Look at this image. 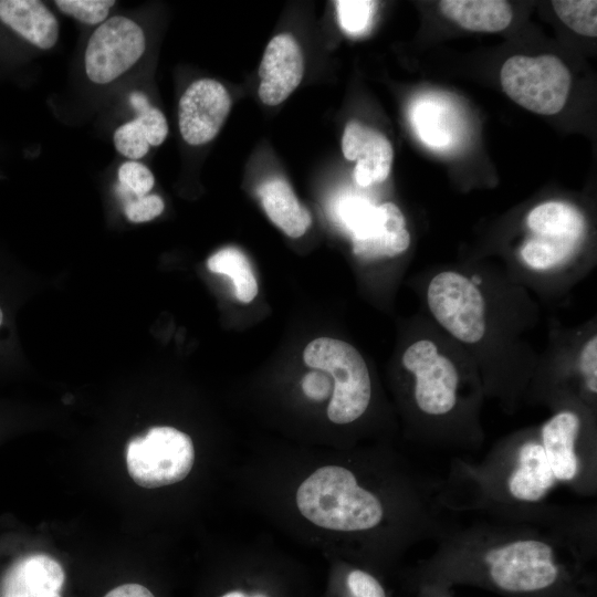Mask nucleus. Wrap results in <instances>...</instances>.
Segmentation results:
<instances>
[{
    "label": "nucleus",
    "mask_w": 597,
    "mask_h": 597,
    "mask_svg": "<svg viewBox=\"0 0 597 597\" xmlns=\"http://www.w3.org/2000/svg\"><path fill=\"white\" fill-rule=\"evenodd\" d=\"M454 514L410 586H474L503 597H595L596 506L554 503L531 515Z\"/></svg>",
    "instance_id": "obj_1"
},
{
    "label": "nucleus",
    "mask_w": 597,
    "mask_h": 597,
    "mask_svg": "<svg viewBox=\"0 0 597 597\" xmlns=\"http://www.w3.org/2000/svg\"><path fill=\"white\" fill-rule=\"evenodd\" d=\"M559 486L583 496L597 493L595 434L575 407L501 441L479 462L454 458L442 500L452 514L526 515L548 507Z\"/></svg>",
    "instance_id": "obj_2"
},
{
    "label": "nucleus",
    "mask_w": 597,
    "mask_h": 597,
    "mask_svg": "<svg viewBox=\"0 0 597 597\" xmlns=\"http://www.w3.org/2000/svg\"><path fill=\"white\" fill-rule=\"evenodd\" d=\"M412 375L411 400L421 418L422 440L440 447L471 449L481 441L473 421V398L462 391L461 375L430 339L412 343L404 353Z\"/></svg>",
    "instance_id": "obj_3"
},
{
    "label": "nucleus",
    "mask_w": 597,
    "mask_h": 597,
    "mask_svg": "<svg viewBox=\"0 0 597 597\" xmlns=\"http://www.w3.org/2000/svg\"><path fill=\"white\" fill-rule=\"evenodd\" d=\"M296 504L312 523L337 532L370 533L388 522V503L343 465H327L307 476Z\"/></svg>",
    "instance_id": "obj_4"
},
{
    "label": "nucleus",
    "mask_w": 597,
    "mask_h": 597,
    "mask_svg": "<svg viewBox=\"0 0 597 597\" xmlns=\"http://www.w3.org/2000/svg\"><path fill=\"white\" fill-rule=\"evenodd\" d=\"M307 366L327 373L334 381L327 407L328 419L337 425L358 420L371 400V379L359 352L350 344L329 337L311 342L303 354Z\"/></svg>",
    "instance_id": "obj_5"
},
{
    "label": "nucleus",
    "mask_w": 597,
    "mask_h": 597,
    "mask_svg": "<svg viewBox=\"0 0 597 597\" xmlns=\"http://www.w3.org/2000/svg\"><path fill=\"white\" fill-rule=\"evenodd\" d=\"M193 461L191 438L167 426L150 428L145 436L133 438L126 448L128 473L137 485L146 489L182 481Z\"/></svg>",
    "instance_id": "obj_6"
},
{
    "label": "nucleus",
    "mask_w": 597,
    "mask_h": 597,
    "mask_svg": "<svg viewBox=\"0 0 597 597\" xmlns=\"http://www.w3.org/2000/svg\"><path fill=\"white\" fill-rule=\"evenodd\" d=\"M500 78L512 101L542 115L564 107L572 84L567 66L554 55H514L504 62Z\"/></svg>",
    "instance_id": "obj_7"
},
{
    "label": "nucleus",
    "mask_w": 597,
    "mask_h": 597,
    "mask_svg": "<svg viewBox=\"0 0 597 597\" xmlns=\"http://www.w3.org/2000/svg\"><path fill=\"white\" fill-rule=\"evenodd\" d=\"M427 303L436 321L458 341L475 344L484 337V297L465 275L455 271L436 274L427 289Z\"/></svg>",
    "instance_id": "obj_8"
},
{
    "label": "nucleus",
    "mask_w": 597,
    "mask_h": 597,
    "mask_svg": "<svg viewBox=\"0 0 597 597\" xmlns=\"http://www.w3.org/2000/svg\"><path fill=\"white\" fill-rule=\"evenodd\" d=\"M342 216L353 232V252L363 260L394 258L409 248L405 217L392 202L373 206L350 199L343 205Z\"/></svg>",
    "instance_id": "obj_9"
},
{
    "label": "nucleus",
    "mask_w": 597,
    "mask_h": 597,
    "mask_svg": "<svg viewBox=\"0 0 597 597\" xmlns=\"http://www.w3.org/2000/svg\"><path fill=\"white\" fill-rule=\"evenodd\" d=\"M145 49V34L138 23L122 15L112 17L88 40L84 59L86 75L94 83H109L129 70Z\"/></svg>",
    "instance_id": "obj_10"
},
{
    "label": "nucleus",
    "mask_w": 597,
    "mask_h": 597,
    "mask_svg": "<svg viewBox=\"0 0 597 597\" xmlns=\"http://www.w3.org/2000/svg\"><path fill=\"white\" fill-rule=\"evenodd\" d=\"M231 107L226 87L212 78L191 83L178 106L179 130L189 145H202L219 133Z\"/></svg>",
    "instance_id": "obj_11"
},
{
    "label": "nucleus",
    "mask_w": 597,
    "mask_h": 597,
    "mask_svg": "<svg viewBox=\"0 0 597 597\" xmlns=\"http://www.w3.org/2000/svg\"><path fill=\"white\" fill-rule=\"evenodd\" d=\"M304 73L301 48L290 33L275 35L269 42L260 67V100L279 105L298 86Z\"/></svg>",
    "instance_id": "obj_12"
},
{
    "label": "nucleus",
    "mask_w": 597,
    "mask_h": 597,
    "mask_svg": "<svg viewBox=\"0 0 597 597\" xmlns=\"http://www.w3.org/2000/svg\"><path fill=\"white\" fill-rule=\"evenodd\" d=\"M343 155L356 160L354 178L362 187L384 181L391 169L394 150L388 138L357 121L347 123L342 137Z\"/></svg>",
    "instance_id": "obj_13"
},
{
    "label": "nucleus",
    "mask_w": 597,
    "mask_h": 597,
    "mask_svg": "<svg viewBox=\"0 0 597 597\" xmlns=\"http://www.w3.org/2000/svg\"><path fill=\"white\" fill-rule=\"evenodd\" d=\"M66 574L62 565L45 554L19 558L4 573L0 597H63Z\"/></svg>",
    "instance_id": "obj_14"
},
{
    "label": "nucleus",
    "mask_w": 597,
    "mask_h": 597,
    "mask_svg": "<svg viewBox=\"0 0 597 597\" xmlns=\"http://www.w3.org/2000/svg\"><path fill=\"white\" fill-rule=\"evenodd\" d=\"M137 116L116 128L114 145L119 154L136 160L144 157L150 146H159L168 135L164 114L150 105L146 95L134 92L129 96Z\"/></svg>",
    "instance_id": "obj_15"
},
{
    "label": "nucleus",
    "mask_w": 597,
    "mask_h": 597,
    "mask_svg": "<svg viewBox=\"0 0 597 597\" xmlns=\"http://www.w3.org/2000/svg\"><path fill=\"white\" fill-rule=\"evenodd\" d=\"M0 21L33 45L48 50L59 39V22L38 0H0Z\"/></svg>",
    "instance_id": "obj_16"
},
{
    "label": "nucleus",
    "mask_w": 597,
    "mask_h": 597,
    "mask_svg": "<svg viewBox=\"0 0 597 597\" xmlns=\"http://www.w3.org/2000/svg\"><path fill=\"white\" fill-rule=\"evenodd\" d=\"M262 206L269 219L291 238L302 237L312 223L310 211L300 203L290 185L281 178H271L259 189Z\"/></svg>",
    "instance_id": "obj_17"
},
{
    "label": "nucleus",
    "mask_w": 597,
    "mask_h": 597,
    "mask_svg": "<svg viewBox=\"0 0 597 597\" xmlns=\"http://www.w3.org/2000/svg\"><path fill=\"white\" fill-rule=\"evenodd\" d=\"M439 7L444 17L471 31H502L513 18L509 2L501 0H443Z\"/></svg>",
    "instance_id": "obj_18"
},
{
    "label": "nucleus",
    "mask_w": 597,
    "mask_h": 597,
    "mask_svg": "<svg viewBox=\"0 0 597 597\" xmlns=\"http://www.w3.org/2000/svg\"><path fill=\"white\" fill-rule=\"evenodd\" d=\"M532 234H559L584 239L586 221L574 206L563 201H547L536 206L527 216Z\"/></svg>",
    "instance_id": "obj_19"
},
{
    "label": "nucleus",
    "mask_w": 597,
    "mask_h": 597,
    "mask_svg": "<svg viewBox=\"0 0 597 597\" xmlns=\"http://www.w3.org/2000/svg\"><path fill=\"white\" fill-rule=\"evenodd\" d=\"M583 239L559 234H532L523 242L521 258L531 269L546 271L566 263Z\"/></svg>",
    "instance_id": "obj_20"
},
{
    "label": "nucleus",
    "mask_w": 597,
    "mask_h": 597,
    "mask_svg": "<svg viewBox=\"0 0 597 597\" xmlns=\"http://www.w3.org/2000/svg\"><path fill=\"white\" fill-rule=\"evenodd\" d=\"M211 272L230 276L234 285L237 298L242 303H250L258 294V283L247 255L234 247H227L207 262Z\"/></svg>",
    "instance_id": "obj_21"
},
{
    "label": "nucleus",
    "mask_w": 597,
    "mask_h": 597,
    "mask_svg": "<svg viewBox=\"0 0 597 597\" xmlns=\"http://www.w3.org/2000/svg\"><path fill=\"white\" fill-rule=\"evenodd\" d=\"M552 6L557 17L578 34L595 38L597 35V2L555 0Z\"/></svg>",
    "instance_id": "obj_22"
},
{
    "label": "nucleus",
    "mask_w": 597,
    "mask_h": 597,
    "mask_svg": "<svg viewBox=\"0 0 597 597\" xmlns=\"http://www.w3.org/2000/svg\"><path fill=\"white\" fill-rule=\"evenodd\" d=\"M415 129L420 138L431 147H443L450 138L443 125L442 113L431 103H420L412 114Z\"/></svg>",
    "instance_id": "obj_23"
},
{
    "label": "nucleus",
    "mask_w": 597,
    "mask_h": 597,
    "mask_svg": "<svg viewBox=\"0 0 597 597\" xmlns=\"http://www.w3.org/2000/svg\"><path fill=\"white\" fill-rule=\"evenodd\" d=\"M335 4L339 24L345 32L357 35L369 28L376 9L375 1L341 0Z\"/></svg>",
    "instance_id": "obj_24"
},
{
    "label": "nucleus",
    "mask_w": 597,
    "mask_h": 597,
    "mask_svg": "<svg viewBox=\"0 0 597 597\" xmlns=\"http://www.w3.org/2000/svg\"><path fill=\"white\" fill-rule=\"evenodd\" d=\"M342 597H389V594L370 570L353 567L343 576Z\"/></svg>",
    "instance_id": "obj_25"
},
{
    "label": "nucleus",
    "mask_w": 597,
    "mask_h": 597,
    "mask_svg": "<svg viewBox=\"0 0 597 597\" xmlns=\"http://www.w3.org/2000/svg\"><path fill=\"white\" fill-rule=\"evenodd\" d=\"M121 189L125 195L143 197L148 195L155 184L153 172L144 164L126 161L118 169Z\"/></svg>",
    "instance_id": "obj_26"
},
{
    "label": "nucleus",
    "mask_w": 597,
    "mask_h": 597,
    "mask_svg": "<svg viewBox=\"0 0 597 597\" xmlns=\"http://www.w3.org/2000/svg\"><path fill=\"white\" fill-rule=\"evenodd\" d=\"M56 7L64 14L81 22L95 24L104 22L109 9L115 4L112 0H57Z\"/></svg>",
    "instance_id": "obj_27"
},
{
    "label": "nucleus",
    "mask_w": 597,
    "mask_h": 597,
    "mask_svg": "<svg viewBox=\"0 0 597 597\" xmlns=\"http://www.w3.org/2000/svg\"><path fill=\"white\" fill-rule=\"evenodd\" d=\"M165 208L163 199L157 195L135 197L125 203V214L132 222H146L158 217Z\"/></svg>",
    "instance_id": "obj_28"
},
{
    "label": "nucleus",
    "mask_w": 597,
    "mask_h": 597,
    "mask_svg": "<svg viewBox=\"0 0 597 597\" xmlns=\"http://www.w3.org/2000/svg\"><path fill=\"white\" fill-rule=\"evenodd\" d=\"M579 369L585 391L595 397L597 392V336L594 335L583 347Z\"/></svg>",
    "instance_id": "obj_29"
},
{
    "label": "nucleus",
    "mask_w": 597,
    "mask_h": 597,
    "mask_svg": "<svg viewBox=\"0 0 597 597\" xmlns=\"http://www.w3.org/2000/svg\"><path fill=\"white\" fill-rule=\"evenodd\" d=\"M304 394L313 400H324L333 392L332 378L322 370L307 373L302 380Z\"/></svg>",
    "instance_id": "obj_30"
},
{
    "label": "nucleus",
    "mask_w": 597,
    "mask_h": 597,
    "mask_svg": "<svg viewBox=\"0 0 597 597\" xmlns=\"http://www.w3.org/2000/svg\"><path fill=\"white\" fill-rule=\"evenodd\" d=\"M103 597H156V595L143 584L124 583L111 588Z\"/></svg>",
    "instance_id": "obj_31"
},
{
    "label": "nucleus",
    "mask_w": 597,
    "mask_h": 597,
    "mask_svg": "<svg viewBox=\"0 0 597 597\" xmlns=\"http://www.w3.org/2000/svg\"><path fill=\"white\" fill-rule=\"evenodd\" d=\"M412 597H454L451 588L434 585V584H420L411 587Z\"/></svg>",
    "instance_id": "obj_32"
},
{
    "label": "nucleus",
    "mask_w": 597,
    "mask_h": 597,
    "mask_svg": "<svg viewBox=\"0 0 597 597\" xmlns=\"http://www.w3.org/2000/svg\"><path fill=\"white\" fill-rule=\"evenodd\" d=\"M2 321H3V313H2V311L0 308V325L2 324Z\"/></svg>",
    "instance_id": "obj_33"
}]
</instances>
